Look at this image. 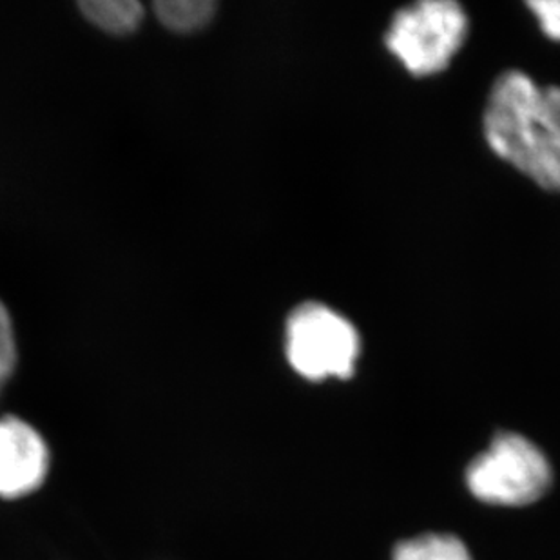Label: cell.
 Here are the masks:
<instances>
[{"instance_id":"1","label":"cell","mask_w":560,"mask_h":560,"mask_svg":"<svg viewBox=\"0 0 560 560\" xmlns=\"http://www.w3.org/2000/svg\"><path fill=\"white\" fill-rule=\"evenodd\" d=\"M485 135L493 153L546 190H560V88H540L523 71L493 84Z\"/></svg>"},{"instance_id":"2","label":"cell","mask_w":560,"mask_h":560,"mask_svg":"<svg viewBox=\"0 0 560 560\" xmlns=\"http://www.w3.org/2000/svg\"><path fill=\"white\" fill-rule=\"evenodd\" d=\"M354 325L322 303H303L287 322V358L298 374L312 381L354 374L360 358Z\"/></svg>"},{"instance_id":"3","label":"cell","mask_w":560,"mask_h":560,"mask_svg":"<svg viewBox=\"0 0 560 560\" xmlns=\"http://www.w3.org/2000/svg\"><path fill=\"white\" fill-rule=\"evenodd\" d=\"M474 498L495 506H526L551 485V466L532 441L502 434L479 455L466 474Z\"/></svg>"},{"instance_id":"4","label":"cell","mask_w":560,"mask_h":560,"mask_svg":"<svg viewBox=\"0 0 560 560\" xmlns=\"http://www.w3.org/2000/svg\"><path fill=\"white\" fill-rule=\"evenodd\" d=\"M468 19L459 4L427 0L399 11L386 35V46L412 74L443 71L465 43Z\"/></svg>"},{"instance_id":"5","label":"cell","mask_w":560,"mask_h":560,"mask_svg":"<svg viewBox=\"0 0 560 560\" xmlns=\"http://www.w3.org/2000/svg\"><path fill=\"white\" fill-rule=\"evenodd\" d=\"M48 468V446L37 430L19 418L0 419V498L35 492Z\"/></svg>"},{"instance_id":"6","label":"cell","mask_w":560,"mask_h":560,"mask_svg":"<svg viewBox=\"0 0 560 560\" xmlns=\"http://www.w3.org/2000/svg\"><path fill=\"white\" fill-rule=\"evenodd\" d=\"M80 8L93 24L112 33L132 32L143 19L137 0H85Z\"/></svg>"},{"instance_id":"7","label":"cell","mask_w":560,"mask_h":560,"mask_svg":"<svg viewBox=\"0 0 560 560\" xmlns=\"http://www.w3.org/2000/svg\"><path fill=\"white\" fill-rule=\"evenodd\" d=\"M394 560H471L470 551L454 535H421L405 540L394 551Z\"/></svg>"},{"instance_id":"8","label":"cell","mask_w":560,"mask_h":560,"mask_svg":"<svg viewBox=\"0 0 560 560\" xmlns=\"http://www.w3.org/2000/svg\"><path fill=\"white\" fill-rule=\"evenodd\" d=\"M217 4L211 0H159L154 11L164 26L175 32H195L211 21Z\"/></svg>"},{"instance_id":"9","label":"cell","mask_w":560,"mask_h":560,"mask_svg":"<svg viewBox=\"0 0 560 560\" xmlns=\"http://www.w3.org/2000/svg\"><path fill=\"white\" fill-rule=\"evenodd\" d=\"M15 336H13L10 314L0 303V392L4 388L5 381L10 380L11 372L15 369Z\"/></svg>"},{"instance_id":"10","label":"cell","mask_w":560,"mask_h":560,"mask_svg":"<svg viewBox=\"0 0 560 560\" xmlns=\"http://www.w3.org/2000/svg\"><path fill=\"white\" fill-rule=\"evenodd\" d=\"M535 16L539 19L540 27L542 32L551 38L560 43V2H532L529 4Z\"/></svg>"}]
</instances>
